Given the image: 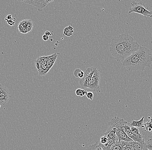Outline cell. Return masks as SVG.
I'll return each mask as SVG.
<instances>
[{"instance_id": "cell-19", "label": "cell", "mask_w": 152, "mask_h": 150, "mask_svg": "<svg viewBox=\"0 0 152 150\" xmlns=\"http://www.w3.org/2000/svg\"><path fill=\"white\" fill-rule=\"evenodd\" d=\"M147 149L149 150H152V138L148 139L146 142Z\"/></svg>"}, {"instance_id": "cell-20", "label": "cell", "mask_w": 152, "mask_h": 150, "mask_svg": "<svg viewBox=\"0 0 152 150\" xmlns=\"http://www.w3.org/2000/svg\"><path fill=\"white\" fill-rule=\"evenodd\" d=\"M123 150H134L130 141L128 142V144L124 147Z\"/></svg>"}, {"instance_id": "cell-24", "label": "cell", "mask_w": 152, "mask_h": 150, "mask_svg": "<svg viewBox=\"0 0 152 150\" xmlns=\"http://www.w3.org/2000/svg\"><path fill=\"white\" fill-rule=\"evenodd\" d=\"M16 20V19L14 18H12V15H8V16H7V17L5 19V20H6V21H8L10 20Z\"/></svg>"}, {"instance_id": "cell-28", "label": "cell", "mask_w": 152, "mask_h": 150, "mask_svg": "<svg viewBox=\"0 0 152 150\" xmlns=\"http://www.w3.org/2000/svg\"><path fill=\"white\" fill-rule=\"evenodd\" d=\"M45 35L48 36V37L52 35V34H51V33H50V31H46V32H45Z\"/></svg>"}, {"instance_id": "cell-4", "label": "cell", "mask_w": 152, "mask_h": 150, "mask_svg": "<svg viewBox=\"0 0 152 150\" xmlns=\"http://www.w3.org/2000/svg\"><path fill=\"white\" fill-rule=\"evenodd\" d=\"M100 80V73L97 69L95 71L93 77L88 83L87 88L92 91L100 92L101 89L99 85Z\"/></svg>"}, {"instance_id": "cell-17", "label": "cell", "mask_w": 152, "mask_h": 150, "mask_svg": "<svg viewBox=\"0 0 152 150\" xmlns=\"http://www.w3.org/2000/svg\"><path fill=\"white\" fill-rule=\"evenodd\" d=\"M33 22L31 21V20H28V23L26 24V29L27 30V32H29L31 31L33 29Z\"/></svg>"}, {"instance_id": "cell-3", "label": "cell", "mask_w": 152, "mask_h": 150, "mask_svg": "<svg viewBox=\"0 0 152 150\" xmlns=\"http://www.w3.org/2000/svg\"><path fill=\"white\" fill-rule=\"evenodd\" d=\"M134 12L143 15L145 18H147V17L152 18V11H149L146 9L144 4L141 1L138 2L134 1L132 2L131 8L128 11V14Z\"/></svg>"}, {"instance_id": "cell-23", "label": "cell", "mask_w": 152, "mask_h": 150, "mask_svg": "<svg viewBox=\"0 0 152 150\" xmlns=\"http://www.w3.org/2000/svg\"><path fill=\"white\" fill-rule=\"evenodd\" d=\"M82 89H77L76 91V95L78 96L82 97Z\"/></svg>"}, {"instance_id": "cell-2", "label": "cell", "mask_w": 152, "mask_h": 150, "mask_svg": "<svg viewBox=\"0 0 152 150\" xmlns=\"http://www.w3.org/2000/svg\"><path fill=\"white\" fill-rule=\"evenodd\" d=\"M152 62L151 50L140 45L139 49L126 59L122 64L128 70L142 71L145 70L146 67H150Z\"/></svg>"}, {"instance_id": "cell-27", "label": "cell", "mask_w": 152, "mask_h": 150, "mask_svg": "<svg viewBox=\"0 0 152 150\" xmlns=\"http://www.w3.org/2000/svg\"><path fill=\"white\" fill-rule=\"evenodd\" d=\"M20 33H22V34H26V33H28L26 27H25L22 30V31H21L20 32Z\"/></svg>"}, {"instance_id": "cell-14", "label": "cell", "mask_w": 152, "mask_h": 150, "mask_svg": "<svg viewBox=\"0 0 152 150\" xmlns=\"http://www.w3.org/2000/svg\"><path fill=\"white\" fill-rule=\"evenodd\" d=\"M144 117H142V118L139 121H135L133 120L132 122L130 123V125L132 126L137 127V128H142L143 121H144Z\"/></svg>"}, {"instance_id": "cell-22", "label": "cell", "mask_w": 152, "mask_h": 150, "mask_svg": "<svg viewBox=\"0 0 152 150\" xmlns=\"http://www.w3.org/2000/svg\"><path fill=\"white\" fill-rule=\"evenodd\" d=\"M25 26H24L23 24L22 23L21 21L19 23L18 26V28L19 31L20 32L21 31H22L23 29L24 28Z\"/></svg>"}, {"instance_id": "cell-7", "label": "cell", "mask_w": 152, "mask_h": 150, "mask_svg": "<svg viewBox=\"0 0 152 150\" xmlns=\"http://www.w3.org/2000/svg\"><path fill=\"white\" fill-rule=\"evenodd\" d=\"M11 97L9 90L7 87L1 84L0 85V104L4 105L9 101Z\"/></svg>"}, {"instance_id": "cell-1", "label": "cell", "mask_w": 152, "mask_h": 150, "mask_svg": "<svg viewBox=\"0 0 152 150\" xmlns=\"http://www.w3.org/2000/svg\"><path fill=\"white\" fill-rule=\"evenodd\" d=\"M140 47V45L135 42L132 36L122 34L112 39L109 51L117 61L123 62L133 53L137 51Z\"/></svg>"}, {"instance_id": "cell-18", "label": "cell", "mask_w": 152, "mask_h": 150, "mask_svg": "<svg viewBox=\"0 0 152 150\" xmlns=\"http://www.w3.org/2000/svg\"><path fill=\"white\" fill-rule=\"evenodd\" d=\"M109 140V138H108L107 137L104 135L100 138V143L101 144H102V145H105V144H106V143L108 142Z\"/></svg>"}, {"instance_id": "cell-11", "label": "cell", "mask_w": 152, "mask_h": 150, "mask_svg": "<svg viewBox=\"0 0 152 150\" xmlns=\"http://www.w3.org/2000/svg\"><path fill=\"white\" fill-rule=\"evenodd\" d=\"M58 57V55L56 53L53 54L51 56H45V60L47 62L48 68L49 70L51 69L54 63L56 62V60Z\"/></svg>"}, {"instance_id": "cell-26", "label": "cell", "mask_w": 152, "mask_h": 150, "mask_svg": "<svg viewBox=\"0 0 152 150\" xmlns=\"http://www.w3.org/2000/svg\"><path fill=\"white\" fill-rule=\"evenodd\" d=\"M42 39L45 41H47L49 40V37L45 35V34H44L42 36Z\"/></svg>"}, {"instance_id": "cell-12", "label": "cell", "mask_w": 152, "mask_h": 150, "mask_svg": "<svg viewBox=\"0 0 152 150\" xmlns=\"http://www.w3.org/2000/svg\"><path fill=\"white\" fill-rule=\"evenodd\" d=\"M123 130L127 135L132 139L133 137V134L131 130V126L130 123H128L127 121H125V123L124 124Z\"/></svg>"}, {"instance_id": "cell-6", "label": "cell", "mask_w": 152, "mask_h": 150, "mask_svg": "<svg viewBox=\"0 0 152 150\" xmlns=\"http://www.w3.org/2000/svg\"><path fill=\"white\" fill-rule=\"evenodd\" d=\"M21 2H23L27 4H31L35 6V7L37 8L38 10L39 11H42L43 9L45 7L51 2L53 1H49V0H38V1H33V0H30V1H21Z\"/></svg>"}, {"instance_id": "cell-16", "label": "cell", "mask_w": 152, "mask_h": 150, "mask_svg": "<svg viewBox=\"0 0 152 150\" xmlns=\"http://www.w3.org/2000/svg\"><path fill=\"white\" fill-rule=\"evenodd\" d=\"M73 28L71 26H69L68 27H66L64 29V36L70 37L74 33V30Z\"/></svg>"}, {"instance_id": "cell-8", "label": "cell", "mask_w": 152, "mask_h": 150, "mask_svg": "<svg viewBox=\"0 0 152 150\" xmlns=\"http://www.w3.org/2000/svg\"><path fill=\"white\" fill-rule=\"evenodd\" d=\"M131 130L133 134L132 140L136 142H141L144 140L138 128L131 126Z\"/></svg>"}, {"instance_id": "cell-5", "label": "cell", "mask_w": 152, "mask_h": 150, "mask_svg": "<svg viewBox=\"0 0 152 150\" xmlns=\"http://www.w3.org/2000/svg\"><path fill=\"white\" fill-rule=\"evenodd\" d=\"M97 68L92 67L86 69L84 72V77L80 79L79 80V83L81 87L83 88H87L88 83L91 78L93 77L95 71L96 70Z\"/></svg>"}, {"instance_id": "cell-25", "label": "cell", "mask_w": 152, "mask_h": 150, "mask_svg": "<svg viewBox=\"0 0 152 150\" xmlns=\"http://www.w3.org/2000/svg\"><path fill=\"white\" fill-rule=\"evenodd\" d=\"M7 23L8 25H9L10 26H13L15 25V22L12 20H10L8 21H7Z\"/></svg>"}, {"instance_id": "cell-10", "label": "cell", "mask_w": 152, "mask_h": 150, "mask_svg": "<svg viewBox=\"0 0 152 150\" xmlns=\"http://www.w3.org/2000/svg\"><path fill=\"white\" fill-rule=\"evenodd\" d=\"M117 129L113 125L109 124V128L104 133V135L109 139H112L116 136Z\"/></svg>"}, {"instance_id": "cell-13", "label": "cell", "mask_w": 152, "mask_h": 150, "mask_svg": "<svg viewBox=\"0 0 152 150\" xmlns=\"http://www.w3.org/2000/svg\"><path fill=\"white\" fill-rule=\"evenodd\" d=\"M85 150H103L100 142L96 141L95 144L88 146Z\"/></svg>"}, {"instance_id": "cell-29", "label": "cell", "mask_w": 152, "mask_h": 150, "mask_svg": "<svg viewBox=\"0 0 152 150\" xmlns=\"http://www.w3.org/2000/svg\"><path fill=\"white\" fill-rule=\"evenodd\" d=\"M150 95H151V99L152 101V86L151 88V91H150Z\"/></svg>"}, {"instance_id": "cell-15", "label": "cell", "mask_w": 152, "mask_h": 150, "mask_svg": "<svg viewBox=\"0 0 152 150\" xmlns=\"http://www.w3.org/2000/svg\"><path fill=\"white\" fill-rule=\"evenodd\" d=\"M74 75L76 78L82 79L84 77V72L80 69H76L74 71Z\"/></svg>"}, {"instance_id": "cell-21", "label": "cell", "mask_w": 152, "mask_h": 150, "mask_svg": "<svg viewBox=\"0 0 152 150\" xmlns=\"http://www.w3.org/2000/svg\"><path fill=\"white\" fill-rule=\"evenodd\" d=\"M86 97H87V98L92 100L94 99V94H93V92H88V93L86 94Z\"/></svg>"}, {"instance_id": "cell-9", "label": "cell", "mask_w": 152, "mask_h": 150, "mask_svg": "<svg viewBox=\"0 0 152 150\" xmlns=\"http://www.w3.org/2000/svg\"><path fill=\"white\" fill-rule=\"evenodd\" d=\"M134 150H148L147 144L145 140L142 142H138L136 141H130Z\"/></svg>"}, {"instance_id": "cell-30", "label": "cell", "mask_w": 152, "mask_h": 150, "mask_svg": "<svg viewBox=\"0 0 152 150\" xmlns=\"http://www.w3.org/2000/svg\"><path fill=\"white\" fill-rule=\"evenodd\" d=\"M148 150H149L148 149Z\"/></svg>"}]
</instances>
